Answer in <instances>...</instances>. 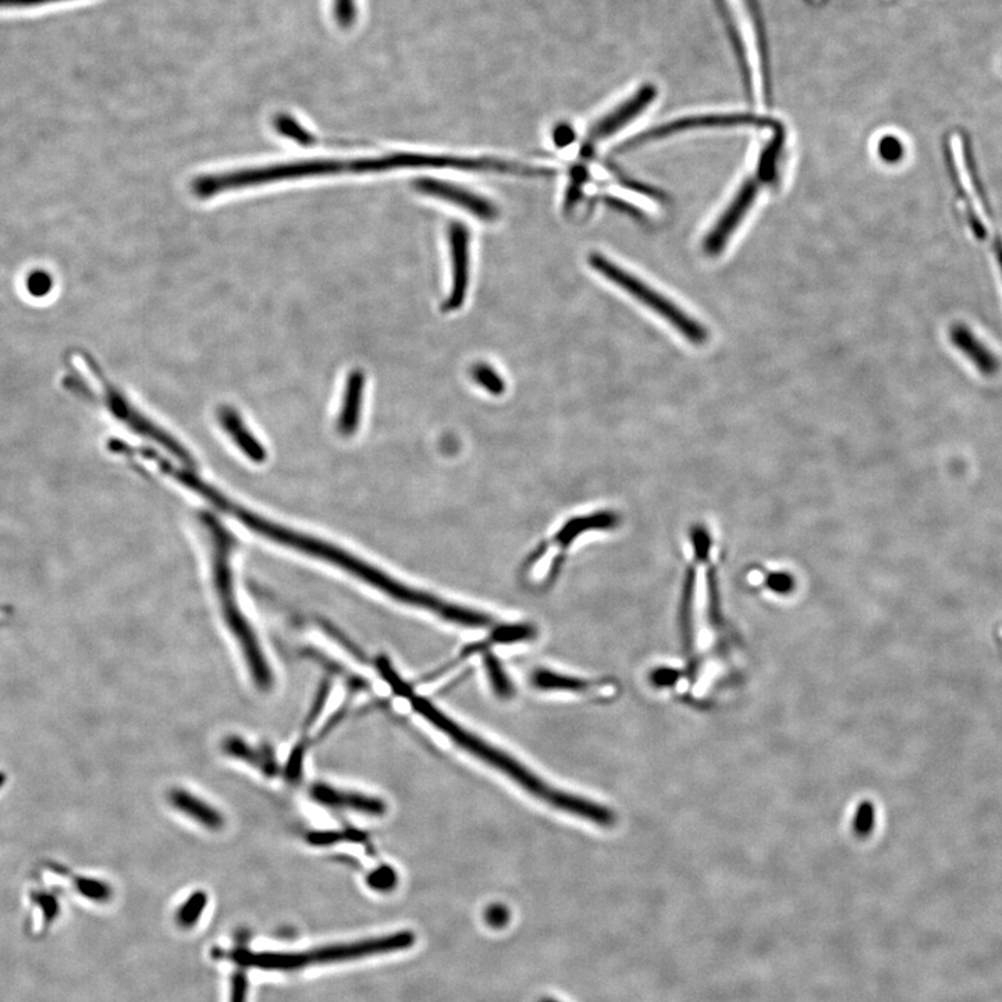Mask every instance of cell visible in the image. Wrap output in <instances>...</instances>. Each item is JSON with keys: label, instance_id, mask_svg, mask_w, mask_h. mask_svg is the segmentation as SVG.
<instances>
[{"label": "cell", "instance_id": "20", "mask_svg": "<svg viewBox=\"0 0 1002 1002\" xmlns=\"http://www.w3.org/2000/svg\"><path fill=\"white\" fill-rule=\"evenodd\" d=\"M226 752L229 755L234 756V758L244 760V762L250 763V765L262 767L266 774H272L275 771V766L273 763L266 762L264 756L258 755L257 751L251 748L247 742H244L240 738H230L226 741Z\"/></svg>", "mask_w": 1002, "mask_h": 1002}, {"label": "cell", "instance_id": "30", "mask_svg": "<svg viewBox=\"0 0 1002 1002\" xmlns=\"http://www.w3.org/2000/svg\"><path fill=\"white\" fill-rule=\"evenodd\" d=\"M575 140V131L570 124H559L553 131V141L556 147L566 148Z\"/></svg>", "mask_w": 1002, "mask_h": 1002}, {"label": "cell", "instance_id": "18", "mask_svg": "<svg viewBox=\"0 0 1002 1002\" xmlns=\"http://www.w3.org/2000/svg\"><path fill=\"white\" fill-rule=\"evenodd\" d=\"M947 159L948 165H950L952 181H954L955 187H957L959 195H961L962 200L966 206V211H968V218L970 227H972L973 233H975L976 238L979 240H986L987 232L986 227L982 223V219L977 216L975 206H973L972 200L968 193H966L964 184H962L961 177H959V172L957 166H955L954 156L951 155L950 149L947 148Z\"/></svg>", "mask_w": 1002, "mask_h": 1002}, {"label": "cell", "instance_id": "35", "mask_svg": "<svg viewBox=\"0 0 1002 1002\" xmlns=\"http://www.w3.org/2000/svg\"><path fill=\"white\" fill-rule=\"evenodd\" d=\"M770 588L776 592H785L791 588L792 581L787 575L778 574L770 578L769 581Z\"/></svg>", "mask_w": 1002, "mask_h": 1002}, {"label": "cell", "instance_id": "6", "mask_svg": "<svg viewBox=\"0 0 1002 1002\" xmlns=\"http://www.w3.org/2000/svg\"><path fill=\"white\" fill-rule=\"evenodd\" d=\"M773 123L774 122H771V120L765 119V117L753 115H703L684 117V119L675 120V122L663 124V126L655 127V129L646 131V133L636 135L635 138H631L630 141L625 142L623 147H620L618 151H630V149L641 147V145L646 144V142L662 140V138L682 133V131L695 129H717V127L777 126V124Z\"/></svg>", "mask_w": 1002, "mask_h": 1002}, {"label": "cell", "instance_id": "8", "mask_svg": "<svg viewBox=\"0 0 1002 1002\" xmlns=\"http://www.w3.org/2000/svg\"><path fill=\"white\" fill-rule=\"evenodd\" d=\"M618 522H620V517L616 513H611V511H602V513L572 518L571 521L566 522L560 528L559 532H556V535L552 539L542 543V545L536 547L534 552L529 554L522 570H529V568L538 564L552 547L567 550L571 543L577 540L584 532L607 531V529L616 528Z\"/></svg>", "mask_w": 1002, "mask_h": 1002}, {"label": "cell", "instance_id": "36", "mask_svg": "<svg viewBox=\"0 0 1002 1002\" xmlns=\"http://www.w3.org/2000/svg\"><path fill=\"white\" fill-rule=\"evenodd\" d=\"M328 695H329V685H325V687H323V689L319 691L318 699H316V703L314 707H312L311 713H309V721L315 720L316 717L319 716V712H321L323 706H325L326 699H328Z\"/></svg>", "mask_w": 1002, "mask_h": 1002}, {"label": "cell", "instance_id": "31", "mask_svg": "<svg viewBox=\"0 0 1002 1002\" xmlns=\"http://www.w3.org/2000/svg\"><path fill=\"white\" fill-rule=\"evenodd\" d=\"M485 918L489 926L503 927L507 925L510 915L503 905H493L486 911Z\"/></svg>", "mask_w": 1002, "mask_h": 1002}, {"label": "cell", "instance_id": "10", "mask_svg": "<svg viewBox=\"0 0 1002 1002\" xmlns=\"http://www.w3.org/2000/svg\"><path fill=\"white\" fill-rule=\"evenodd\" d=\"M415 187L419 193L431 195V197L440 198V200L460 206L478 219L495 220L499 216V211L492 202L474 193H469L464 188L453 186V184L425 179L417 181Z\"/></svg>", "mask_w": 1002, "mask_h": 1002}, {"label": "cell", "instance_id": "5", "mask_svg": "<svg viewBox=\"0 0 1002 1002\" xmlns=\"http://www.w3.org/2000/svg\"><path fill=\"white\" fill-rule=\"evenodd\" d=\"M589 264L592 265L593 269L598 270L599 273L606 276L610 282L617 284L618 287H621L628 294H631L632 297H635L636 300L641 301L646 307L655 311L657 315L662 316L667 322H670V325H673L685 339L695 344L706 343L707 332L703 326L699 325L694 319L689 318L688 315H685L682 309L675 307L673 302L667 300L662 294L657 293L648 284L641 282L638 277L625 272L620 266L604 258L603 255L592 254L589 257Z\"/></svg>", "mask_w": 1002, "mask_h": 1002}, {"label": "cell", "instance_id": "3", "mask_svg": "<svg viewBox=\"0 0 1002 1002\" xmlns=\"http://www.w3.org/2000/svg\"><path fill=\"white\" fill-rule=\"evenodd\" d=\"M414 933L399 932L390 936L369 938V940L354 941V943L329 945L304 952H252L238 948L229 952H220L219 957L229 959L241 968H257L262 970H280L294 972L311 965L339 964V962L355 961L372 957V955L389 954V952L404 951L415 944Z\"/></svg>", "mask_w": 1002, "mask_h": 1002}, {"label": "cell", "instance_id": "25", "mask_svg": "<svg viewBox=\"0 0 1002 1002\" xmlns=\"http://www.w3.org/2000/svg\"><path fill=\"white\" fill-rule=\"evenodd\" d=\"M333 13L341 28L353 27L357 19L355 0H333Z\"/></svg>", "mask_w": 1002, "mask_h": 1002}, {"label": "cell", "instance_id": "14", "mask_svg": "<svg viewBox=\"0 0 1002 1002\" xmlns=\"http://www.w3.org/2000/svg\"><path fill=\"white\" fill-rule=\"evenodd\" d=\"M365 378L362 372L355 371L348 378L346 393H344L343 408H341L340 431L351 435L357 429L360 421L362 396H364Z\"/></svg>", "mask_w": 1002, "mask_h": 1002}, {"label": "cell", "instance_id": "23", "mask_svg": "<svg viewBox=\"0 0 1002 1002\" xmlns=\"http://www.w3.org/2000/svg\"><path fill=\"white\" fill-rule=\"evenodd\" d=\"M492 636L495 643H513L528 641L535 636V628L531 625H501L493 631Z\"/></svg>", "mask_w": 1002, "mask_h": 1002}, {"label": "cell", "instance_id": "1", "mask_svg": "<svg viewBox=\"0 0 1002 1002\" xmlns=\"http://www.w3.org/2000/svg\"><path fill=\"white\" fill-rule=\"evenodd\" d=\"M411 703L415 712L421 714L437 730L446 734L454 744L463 748L464 751L471 753L475 758L481 759L486 765L495 767L496 770L501 771L504 776L513 780L515 784L520 785L521 788H524L525 791L534 795L540 801L553 806V808L570 813V815L591 820V822L600 824V826H609L613 822L614 817L611 815L609 809L598 805V803L588 801V799L575 797V795L557 790L552 785L545 783L542 778L532 773L528 767L521 765L513 756L496 748L495 745L489 744L485 739L476 737L471 731L465 730L456 721L451 720L449 716H446L436 706H433L428 699L421 698V696H412Z\"/></svg>", "mask_w": 1002, "mask_h": 1002}, {"label": "cell", "instance_id": "27", "mask_svg": "<svg viewBox=\"0 0 1002 1002\" xmlns=\"http://www.w3.org/2000/svg\"><path fill=\"white\" fill-rule=\"evenodd\" d=\"M80 891L87 898L94 901H108L110 898V888L106 884L94 880L80 881Z\"/></svg>", "mask_w": 1002, "mask_h": 1002}, {"label": "cell", "instance_id": "12", "mask_svg": "<svg viewBox=\"0 0 1002 1002\" xmlns=\"http://www.w3.org/2000/svg\"><path fill=\"white\" fill-rule=\"evenodd\" d=\"M311 795L316 802L330 808L350 809L371 816H382L386 812L385 803L378 798L357 792L340 791L326 784H316L311 790Z\"/></svg>", "mask_w": 1002, "mask_h": 1002}, {"label": "cell", "instance_id": "4", "mask_svg": "<svg viewBox=\"0 0 1002 1002\" xmlns=\"http://www.w3.org/2000/svg\"><path fill=\"white\" fill-rule=\"evenodd\" d=\"M223 546H225V543H223ZM219 549V556H215V578L216 584H218L220 602L223 604V616H225L227 627L232 631L241 652H243L252 681H254V684L259 689L266 691V689L272 688L273 682H275L273 680L272 668H270L268 660H266L264 650L261 648V643H259L257 635L252 630L247 618L238 609L236 599L233 598V592L230 591L232 581H230V572L226 564V549L223 547V556L222 546H219Z\"/></svg>", "mask_w": 1002, "mask_h": 1002}, {"label": "cell", "instance_id": "22", "mask_svg": "<svg viewBox=\"0 0 1002 1002\" xmlns=\"http://www.w3.org/2000/svg\"><path fill=\"white\" fill-rule=\"evenodd\" d=\"M471 373L475 382L493 396H500L506 390L503 378L489 365L476 364Z\"/></svg>", "mask_w": 1002, "mask_h": 1002}, {"label": "cell", "instance_id": "7", "mask_svg": "<svg viewBox=\"0 0 1002 1002\" xmlns=\"http://www.w3.org/2000/svg\"><path fill=\"white\" fill-rule=\"evenodd\" d=\"M469 230L460 222L451 223L449 229L451 255V287L443 311H456L463 307L469 287Z\"/></svg>", "mask_w": 1002, "mask_h": 1002}, {"label": "cell", "instance_id": "2", "mask_svg": "<svg viewBox=\"0 0 1002 1002\" xmlns=\"http://www.w3.org/2000/svg\"><path fill=\"white\" fill-rule=\"evenodd\" d=\"M396 169H456L464 172L513 173L528 174V176L552 174L540 167L518 165L499 159H468L421 154H394L357 159H301V161H290L287 174L290 180L294 181L341 176V174L382 173Z\"/></svg>", "mask_w": 1002, "mask_h": 1002}, {"label": "cell", "instance_id": "9", "mask_svg": "<svg viewBox=\"0 0 1002 1002\" xmlns=\"http://www.w3.org/2000/svg\"><path fill=\"white\" fill-rule=\"evenodd\" d=\"M760 184H763L758 177H751L739 188L737 197L728 206L727 211L717 222L716 227L706 237L705 250L709 255L720 254L726 247L727 241L733 236L734 230L745 218L746 213L752 208L753 202L759 194Z\"/></svg>", "mask_w": 1002, "mask_h": 1002}, {"label": "cell", "instance_id": "29", "mask_svg": "<svg viewBox=\"0 0 1002 1002\" xmlns=\"http://www.w3.org/2000/svg\"><path fill=\"white\" fill-rule=\"evenodd\" d=\"M248 982L243 970L234 973L232 979V996L230 1002H247Z\"/></svg>", "mask_w": 1002, "mask_h": 1002}, {"label": "cell", "instance_id": "26", "mask_svg": "<svg viewBox=\"0 0 1002 1002\" xmlns=\"http://www.w3.org/2000/svg\"><path fill=\"white\" fill-rule=\"evenodd\" d=\"M879 155L884 162H900L904 158V145H902V142L898 138L893 137V135H886L879 142Z\"/></svg>", "mask_w": 1002, "mask_h": 1002}, {"label": "cell", "instance_id": "28", "mask_svg": "<svg viewBox=\"0 0 1002 1002\" xmlns=\"http://www.w3.org/2000/svg\"><path fill=\"white\" fill-rule=\"evenodd\" d=\"M52 287L51 276L44 272H35L28 277L27 289L33 296L41 297L49 293Z\"/></svg>", "mask_w": 1002, "mask_h": 1002}, {"label": "cell", "instance_id": "19", "mask_svg": "<svg viewBox=\"0 0 1002 1002\" xmlns=\"http://www.w3.org/2000/svg\"><path fill=\"white\" fill-rule=\"evenodd\" d=\"M206 905H208V895L204 891H197L187 898V901L180 906L179 911L176 913L177 925L183 927V929H190L197 925L198 920H200L202 913H204Z\"/></svg>", "mask_w": 1002, "mask_h": 1002}, {"label": "cell", "instance_id": "34", "mask_svg": "<svg viewBox=\"0 0 1002 1002\" xmlns=\"http://www.w3.org/2000/svg\"><path fill=\"white\" fill-rule=\"evenodd\" d=\"M58 2H66V0H0V7H31Z\"/></svg>", "mask_w": 1002, "mask_h": 1002}, {"label": "cell", "instance_id": "13", "mask_svg": "<svg viewBox=\"0 0 1002 1002\" xmlns=\"http://www.w3.org/2000/svg\"><path fill=\"white\" fill-rule=\"evenodd\" d=\"M169 801L174 809L179 810L194 822L200 823L208 830H220L225 824V819L220 815L218 809L206 803L204 799L195 797L194 794L186 790H173L170 792Z\"/></svg>", "mask_w": 1002, "mask_h": 1002}, {"label": "cell", "instance_id": "32", "mask_svg": "<svg viewBox=\"0 0 1002 1002\" xmlns=\"http://www.w3.org/2000/svg\"><path fill=\"white\" fill-rule=\"evenodd\" d=\"M302 760H304V751L300 748L294 749L286 767L287 778H290V781H296L300 777L302 773Z\"/></svg>", "mask_w": 1002, "mask_h": 1002}, {"label": "cell", "instance_id": "33", "mask_svg": "<svg viewBox=\"0 0 1002 1002\" xmlns=\"http://www.w3.org/2000/svg\"><path fill=\"white\" fill-rule=\"evenodd\" d=\"M347 838V834L344 833H319V834H309L308 841L314 845H329L333 842L344 840Z\"/></svg>", "mask_w": 1002, "mask_h": 1002}, {"label": "cell", "instance_id": "37", "mask_svg": "<svg viewBox=\"0 0 1002 1002\" xmlns=\"http://www.w3.org/2000/svg\"><path fill=\"white\" fill-rule=\"evenodd\" d=\"M994 250H996L998 265H1000L1002 273V238L997 237L996 243H994Z\"/></svg>", "mask_w": 1002, "mask_h": 1002}, {"label": "cell", "instance_id": "11", "mask_svg": "<svg viewBox=\"0 0 1002 1002\" xmlns=\"http://www.w3.org/2000/svg\"><path fill=\"white\" fill-rule=\"evenodd\" d=\"M656 95V87L650 84L643 85L634 97L628 99L623 105L618 106L614 112H611L610 115L604 117V119L600 120L593 127L591 133H589L586 147L589 148L591 145H595L596 142L606 140V138L611 137L616 131L623 129L632 119L641 115L643 109L648 108L650 103L655 101Z\"/></svg>", "mask_w": 1002, "mask_h": 1002}, {"label": "cell", "instance_id": "24", "mask_svg": "<svg viewBox=\"0 0 1002 1002\" xmlns=\"http://www.w3.org/2000/svg\"><path fill=\"white\" fill-rule=\"evenodd\" d=\"M367 883L372 890L378 891V893H387L396 887L397 874L390 866H382L369 874Z\"/></svg>", "mask_w": 1002, "mask_h": 1002}, {"label": "cell", "instance_id": "16", "mask_svg": "<svg viewBox=\"0 0 1002 1002\" xmlns=\"http://www.w3.org/2000/svg\"><path fill=\"white\" fill-rule=\"evenodd\" d=\"M532 684L543 691H564V692H589L593 687L592 682L581 680V678L568 677L550 670H538L532 677Z\"/></svg>", "mask_w": 1002, "mask_h": 1002}, {"label": "cell", "instance_id": "15", "mask_svg": "<svg viewBox=\"0 0 1002 1002\" xmlns=\"http://www.w3.org/2000/svg\"><path fill=\"white\" fill-rule=\"evenodd\" d=\"M951 339L962 353L968 355L970 360L975 362L980 371L984 373H993L996 371L997 362L994 360L993 355L976 340V337L965 326H954L951 329Z\"/></svg>", "mask_w": 1002, "mask_h": 1002}, {"label": "cell", "instance_id": "21", "mask_svg": "<svg viewBox=\"0 0 1002 1002\" xmlns=\"http://www.w3.org/2000/svg\"><path fill=\"white\" fill-rule=\"evenodd\" d=\"M485 668L493 691L500 698H510L514 691L513 684H511L510 678L507 677L506 671L503 670L496 656L489 655V653L485 656Z\"/></svg>", "mask_w": 1002, "mask_h": 1002}, {"label": "cell", "instance_id": "17", "mask_svg": "<svg viewBox=\"0 0 1002 1002\" xmlns=\"http://www.w3.org/2000/svg\"><path fill=\"white\" fill-rule=\"evenodd\" d=\"M785 142V133L781 129V126H776V134H774L773 140L767 144L765 151L762 152V156L759 159L758 172H756V177L762 183L771 184L777 179V165L780 161L781 151H783Z\"/></svg>", "mask_w": 1002, "mask_h": 1002}]
</instances>
